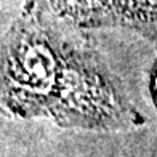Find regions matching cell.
<instances>
[{
    "mask_svg": "<svg viewBox=\"0 0 157 157\" xmlns=\"http://www.w3.org/2000/svg\"><path fill=\"white\" fill-rule=\"evenodd\" d=\"M2 99L16 116H44L66 127L108 130L143 122L99 55L29 6L3 39Z\"/></svg>",
    "mask_w": 157,
    "mask_h": 157,
    "instance_id": "obj_1",
    "label": "cell"
},
{
    "mask_svg": "<svg viewBox=\"0 0 157 157\" xmlns=\"http://www.w3.org/2000/svg\"><path fill=\"white\" fill-rule=\"evenodd\" d=\"M26 6L72 29L109 26V0H29Z\"/></svg>",
    "mask_w": 157,
    "mask_h": 157,
    "instance_id": "obj_2",
    "label": "cell"
},
{
    "mask_svg": "<svg viewBox=\"0 0 157 157\" xmlns=\"http://www.w3.org/2000/svg\"><path fill=\"white\" fill-rule=\"evenodd\" d=\"M109 26H122L157 44V0H109Z\"/></svg>",
    "mask_w": 157,
    "mask_h": 157,
    "instance_id": "obj_3",
    "label": "cell"
},
{
    "mask_svg": "<svg viewBox=\"0 0 157 157\" xmlns=\"http://www.w3.org/2000/svg\"><path fill=\"white\" fill-rule=\"evenodd\" d=\"M149 95L157 109V58L154 59L151 71H149Z\"/></svg>",
    "mask_w": 157,
    "mask_h": 157,
    "instance_id": "obj_4",
    "label": "cell"
}]
</instances>
